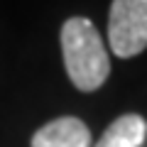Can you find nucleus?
Instances as JSON below:
<instances>
[{
	"label": "nucleus",
	"instance_id": "f03ea898",
	"mask_svg": "<svg viewBox=\"0 0 147 147\" xmlns=\"http://www.w3.org/2000/svg\"><path fill=\"white\" fill-rule=\"evenodd\" d=\"M108 42L120 59L147 49V0H113L108 17Z\"/></svg>",
	"mask_w": 147,
	"mask_h": 147
},
{
	"label": "nucleus",
	"instance_id": "f257e3e1",
	"mask_svg": "<svg viewBox=\"0 0 147 147\" xmlns=\"http://www.w3.org/2000/svg\"><path fill=\"white\" fill-rule=\"evenodd\" d=\"M61 54L71 84L79 91H96L110 74V59L98 30L86 17H71L61 27Z\"/></svg>",
	"mask_w": 147,
	"mask_h": 147
},
{
	"label": "nucleus",
	"instance_id": "20e7f679",
	"mask_svg": "<svg viewBox=\"0 0 147 147\" xmlns=\"http://www.w3.org/2000/svg\"><path fill=\"white\" fill-rule=\"evenodd\" d=\"M147 137V120L137 113L120 115L108 125L93 147H140Z\"/></svg>",
	"mask_w": 147,
	"mask_h": 147
},
{
	"label": "nucleus",
	"instance_id": "7ed1b4c3",
	"mask_svg": "<svg viewBox=\"0 0 147 147\" xmlns=\"http://www.w3.org/2000/svg\"><path fill=\"white\" fill-rule=\"evenodd\" d=\"M32 147H91V130L71 115L42 125L32 137Z\"/></svg>",
	"mask_w": 147,
	"mask_h": 147
}]
</instances>
